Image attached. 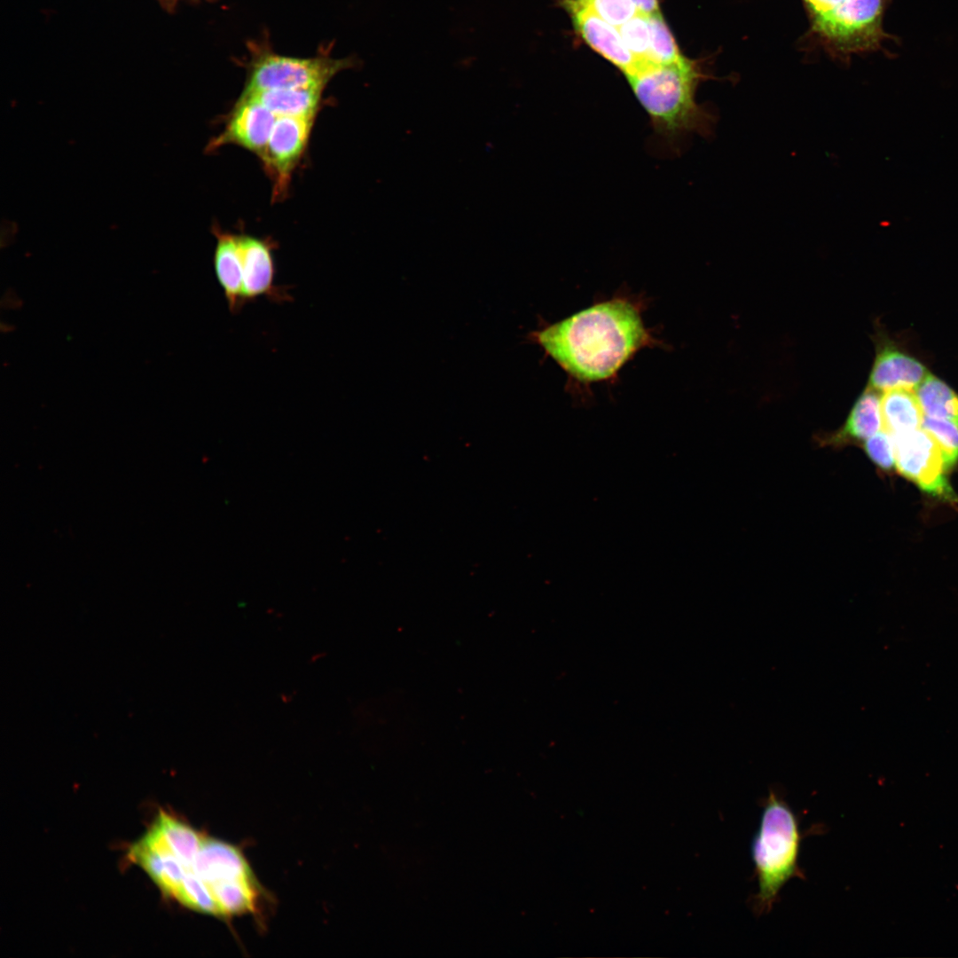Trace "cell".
Listing matches in <instances>:
<instances>
[{
  "label": "cell",
  "mask_w": 958,
  "mask_h": 958,
  "mask_svg": "<svg viewBox=\"0 0 958 958\" xmlns=\"http://www.w3.org/2000/svg\"><path fill=\"white\" fill-rule=\"evenodd\" d=\"M313 121V116H279L275 121L259 157L273 177L276 198L288 187L291 174L305 151Z\"/></svg>",
  "instance_id": "obj_7"
},
{
  "label": "cell",
  "mask_w": 958,
  "mask_h": 958,
  "mask_svg": "<svg viewBox=\"0 0 958 958\" xmlns=\"http://www.w3.org/2000/svg\"><path fill=\"white\" fill-rule=\"evenodd\" d=\"M700 76L696 65L687 58L668 65L643 62L625 75L654 130L670 140L703 133L710 127L711 115L695 101Z\"/></svg>",
  "instance_id": "obj_2"
},
{
  "label": "cell",
  "mask_w": 958,
  "mask_h": 958,
  "mask_svg": "<svg viewBox=\"0 0 958 958\" xmlns=\"http://www.w3.org/2000/svg\"><path fill=\"white\" fill-rule=\"evenodd\" d=\"M883 7L884 0H844L813 27L822 40L840 51H872L886 37L882 26Z\"/></svg>",
  "instance_id": "obj_5"
},
{
  "label": "cell",
  "mask_w": 958,
  "mask_h": 958,
  "mask_svg": "<svg viewBox=\"0 0 958 958\" xmlns=\"http://www.w3.org/2000/svg\"><path fill=\"white\" fill-rule=\"evenodd\" d=\"M236 238L246 304L260 297L279 304L290 302L293 298L288 292L290 287L275 283L276 269L271 244L247 235H236Z\"/></svg>",
  "instance_id": "obj_8"
},
{
  "label": "cell",
  "mask_w": 958,
  "mask_h": 958,
  "mask_svg": "<svg viewBox=\"0 0 958 958\" xmlns=\"http://www.w3.org/2000/svg\"><path fill=\"white\" fill-rule=\"evenodd\" d=\"M863 446L868 458L883 470H890L895 465L892 437L883 429L866 439Z\"/></svg>",
  "instance_id": "obj_26"
},
{
  "label": "cell",
  "mask_w": 958,
  "mask_h": 958,
  "mask_svg": "<svg viewBox=\"0 0 958 958\" xmlns=\"http://www.w3.org/2000/svg\"><path fill=\"white\" fill-rule=\"evenodd\" d=\"M222 915L251 912L255 905V888L252 877L236 878L208 885Z\"/></svg>",
  "instance_id": "obj_20"
},
{
  "label": "cell",
  "mask_w": 958,
  "mask_h": 958,
  "mask_svg": "<svg viewBox=\"0 0 958 958\" xmlns=\"http://www.w3.org/2000/svg\"><path fill=\"white\" fill-rule=\"evenodd\" d=\"M882 427L880 395L868 387L853 404L844 424L822 441L828 445L840 447L866 440Z\"/></svg>",
  "instance_id": "obj_14"
},
{
  "label": "cell",
  "mask_w": 958,
  "mask_h": 958,
  "mask_svg": "<svg viewBox=\"0 0 958 958\" xmlns=\"http://www.w3.org/2000/svg\"><path fill=\"white\" fill-rule=\"evenodd\" d=\"M627 49L638 62L650 61V34L648 17L639 13L617 27Z\"/></svg>",
  "instance_id": "obj_24"
},
{
  "label": "cell",
  "mask_w": 958,
  "mask_h": 958,
  "mask_svg": "<svg viewBox=\"0 0 958 958\" xmlns=\"http://www.w3.org/2000/svg\"><path fill=\"white\" fill-rule=\"evenodd\" d=\"M915 393L924 415L958 423V395L940 379L928 373Z\"/></svg>",
  "instance_id": "obj_19"
},
{
  "label": "cell",
  "mask_w": 958,
  "mask_h": 958,
  "mask_svg": "<svg viewBox=\"0 0 958 958\" xmlns=\"http://www.w3.org/2000/svg\"><path fill=\"white\" fill-rule=\"evenodd\" d=\"M640 13L645 16L660 12L658 0H631Z\"/></svg>",
  "instance_id": "obj_27"
},
{
  "label": "cell",
  "mask_w": 958,
  "mask_h": 958,
  "mask_svg": "<svg viewBox=\"0 0 958 958\" xmlns=\"http://www.w3.org/2000/svg\"><path fill=\"white\" fill-rule=\"evenodd\" d=\"M214 232L217 240L214 254L216 279L223 290L230 312L237 314L246 305L237 238L236 235L220 231Z\"/></svg>",
  "instance_id": "obj_15"
},
{
  "label": "cell",
  "mask_w": 958,
  "mask_h": 958,
  "mask_svg": "<svg viewBox=\"0 0 958 958\" xmlns=\"http://www.w3.org/2000/svg\"><path fill=\"white\" fill-rule=\"evenodd\" d=\"M645 308V298L621 291L554 324L541 319L526 339L566 373L569 387L588 389L615 379L640 350L664 345L647 327Z\"/></svg>",
  "instance_id": "obj_1"
},
{
  "label": "cell",
  "mask_w": 958,
  "mask_h": 958,
  "mask_svg": "<svg viewBox=\"0 0 958 958\" xmlns=\"http://www.w3.org/2000/svg\"><path fill=\"white\" fill-rule=\"evenodd\" d=\"M584 6L616 27L640 13L631 0H586Z\"/></svg>",
  "instance_id": "obj_25"
},
{
  "label": "cell",
  "mask_w": 958,
  "mask_h": 958,
  "mask_svg": "<svg viewBox=\"0 0 958 958\" xmlns=\"http://www.w3.org/2000/svg\"><path fill=\"white\" fill-rule=\"evenodd\" d=\"M921 428L939 445L946 468L949 471L958 461V423L924 415Z\"/></svg>",
  "instance_id": "obj_23"
},
{
  "label": "cell",
  "mask_w": 958,
  "mask_h": 958,
  "mask_svg": "<svg viewBox=\"0 0 958 958\" xmlns=\"http://www.w3.org/2000/svg\"><path fill=\"white\" fill-rule=\"evenodd\" d=\"M891 437L895 465L903 476L935 498L949 503L958 501L946 477L940 447L927 431L920 428Z\"/></svg>",
  "instance_id": "obj_6"
},
{
  "label": "cell",
  "mask_w": 958,
  "mask_h": 958,
  "mask_svg": "<svg viewBox=\"0 0 958 958\" xmlns=\"http://www.w3.org/2000/svg\"><path fill=\"white\" fill-rule=\"evenodd\" d=\"M586 0H563L565 6L572 12L585 5Z\"/></svg>",
  "instance_id": "obj_28"
},
{
  "label": "cell",
  "mask_w": 958,
  "mask_h": 958,
  "mask_svg": "<svg viewBox=\"0 0 958 958\" xmlns=\"http://www.w3.org/2000/svg\"><path fill=\"white\" fill-rule=\"evenodd\" d=\"M176 899L191 909L222 915L210 888L192 870H187Z\"/></svg>",
  "instance_id": "obj_22"
},
{
  "label": "cell",
  "mask_w": 958,
  "mask_h": 958,
  "mask_svg": "<svg viewBox=\"0 0 958 958\" xmlns=\"http://www.w3.org/2000/svg\"><path fill=\"white\" fill-rule=\"evenodd\" d=\"M191 870L208 885L231 879L252 877L246 859L236 847L206 837L203 838Z\"/></svg>",
  "instance_id": "obj_13"
},
{
  "label": "cell",
  "mask_w": 958,
  "mask_h": 958,
  "mask_svg": "<svg viewBox=\"0 0 958 958\" xmlns=\"http://www.w3.org/2000/svg\"><path fill=\"white\" fill-rule=\"evenodd\" d=\"M648 17L650 34V60L658 65L679 63L683 57L660 12Z\"/></svg>",
  "instance_id": "obj_21"
},
{
  "label": "cell",
  "mask_w": 958,
  "mask_h": 958,
  "mask_svg": "<svg viewBox=\"0 0 958 958\" xmlns=\"http://www.w3.org/2000/svg\"><path fill=\"white\" fill-rule=\"evenodd\" d=\"M918 360L893 346L878 348L869 376L868 387L877 391L897 389H916L928 374Z\"/></svg>",
  "instance_id": "obj_12"
},
{
  "label": "cell",
  "mask_w": 958,
  "mask_h": 958,
  "mask_svg": "<svg viewBox=\"0 0 958 958\" xmlns=\"http://www.w3.org/2000/svg\"><path fill=\"white\" fill-rule=\"evenodd\" d=\"M570 13L577 30L594 51L616 66L624 75L634 70L638 61L625 46L617 27L601 19L586 6Z\"/></svg>",
  "instance_id": "obj_11"
},
{
  "label": "cell",
  "mask_w": 958,
  "mask_h": 958,
  "mask_svg": "<svg viewBox=\"0 0 958 958\" xmlns=\"http://www.w3.org/2000/svg\"><path fill=\"white\" fill-rule=\"evenodd\" d=\"M883 429L897 435L920 428L923 412L913 390L897 389L881 397Z\"/></svg>",
  "instance_id": "obj_17"
},
{
  "label": "cell",
  "mask_w": 958,
  "mask_h": 958,
  "mask_svg": "<svg viewBox=\"0 0 958 958\" xmlns=\"http://www.w3.org/2000/svg\"><path fill=\"white\" fill-rule=\"evenodd\" d=\"M323 90L321 88L272 90L242 93L241 97L260 103L277 117H315L318 110Z\"/></svg>",
  "instance_id": "obj_16"
},
{
  "label": "cell",
  "mask_w": 958,
  "mask_h": 958,
  "mask_svg": "<svg viewBox=\"0 0 958 958\" xmlns=\"http://www.w3.org/2000/svg\"><path fill=\"white\" fill-rule=\"evenodd\" d=\"M349 59H310L266 53L252 64L243 93L272 90L321 88L340 71L351 67Z\"/></svg>",
  "instance_id": "obj_4"
},
{
  "label": "cell",
  "mask_w": 958,
  "mask_h": 958,
  "mask_svg": "<svg viewBox=\"0 0 958 958\" xmlns=\"http://www.w3.org/2000/svg\"><path fill=\"white\" fill-rule=\"evenodd\" d=\"M187 870H191L203 836L190 826L161 811L150 828Z\"/></svg>",
  "instance_id": "obj_18"
},
{
  "label": "cell",
  "mask_w": 958,
  "mask_h": 958,
  "mask_svg": "<svg viewBox=\"0 0 958 958\" xmlns=\"http://www.w3.org/2000/svg\"><path fill=\"white\" fill-rule=\"evenodd\" d=\"M129 857L144 868L165 895L176 899L187 869L151 829L130 847Z\"/></svg>",
  "instance_id": "obj_10"
},
{
  "label": "cell",
  "mask_w": 958,
  "mask_h": 958,
  "mask_svg": "<svg viewBox=\"0 0 958 958\" xmlns=\"http://www.w3.org/2000/svg\"><path fill=\"white\" fill-rule=\"evenodd\" d=\"M802 833L787 802L774 790L763 803L761 822L751 844L758 891L751 907L758 915L768 913L784 884L794 877L805 878L798 866Z\"/></svg>",
  "instance_id": "obj_3"
},
{
  "label": "cell",
  "mask_w": 958,
  "mask_h": 958,
  "mask_svg": "<svg viewBox=\"0 0 958 958\" xmlns=\"http://www.w3.org/2000/svg\"><path fill=\"white\" fill-rule=\"evenodd\" d=\"M276 119L277 116L264 106L241 97L224 130L209 143L208 149L214 150L226 144H235L260 156Z\"/></svg>",
  "instance_id": "obj_9"
}]
</instances>
